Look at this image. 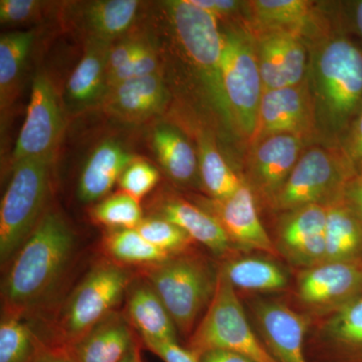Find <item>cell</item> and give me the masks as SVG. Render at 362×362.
I'll list each match as a JSON object with an SVG mask.
<instances>
[{"label":"cell","mask_w":362,"mask_h":362,"mask_svg":"<svg viewBox=\"0 0 362 362\" xmlns=\"http://www.w3.org/2000/svg\"><path fill=\"white\" fill-rule=\"evenodd\" d=\"M342 150L354 173H362V109L345 136Z\"/></svg>","instance_id":"obj_39"},{"label":"cell","mask_w":362,"mask_h":362,"mask_svg":"<svg viewBox=\"0 0 362 362\" xmlns=\"http://www.w3.org/2000/svg\"><path fill=\"white\" fill-rule=\"evenodd\" d=\"M126 295L128 321L143 343L177 341L175 324L147 280L132 281Z\"/></svg>","instance_id":"obj_24"},{"label":"cell","mask_w":362,"mask_h":362,"mask_svg":"<svg viewBox=\"0 0 362 362\" xmlns=\"http://www.w3.org/2000/svg\"><path fill=\"white\" fill-rule=\"evenodd\" d=\"M144 345L163 362H199V356L177 341L145 342Z\"/></svg>","instance_id":"obj_40"},{"label":"cell","mask_w":362,"mask_h":362,"mask_svg":"<svg viewBox=\"0 0 362 362\" xmlns=\"http://www.w3.org/2000/svg\"><path fill=\"white\" fill-rule=\"evenodd\" d=\"M257 32L282 30L298 33L313 23V4L305 0H256L247 2Z\"/></svg>","instance_id":"obj_28"},{"label":"cell","mask_w":362,"mask_h":362,"mask_svg":"<svg viewBox=\"0 0 362 362\" xmlns=\"http://www.w3.org/2000/svg\"><path fill=\"white\" fill-rule=\"evenodd\" d=\"M113 42L89 40L66 85V103L73 112L100 106L106 94L107 64Z\"/></svg>","instance_id":"obj_21"},{"label":"cell","mask_w":362,"mask_h":362,"mask_svg":"<svg viewBox=\"0 0 362 362\" xmlns=\"http://www.w3.org/2000/svg\"><path fill=\"white\" fill-rule=\"evenodd\" d=\"M136 230L152 246L170 257L185 254L194 243L192 238L181 230L180 226L158 216H151L143 218Z\"/></svg>","instance_id":"obj_35"},{"label":"cell","mask_w":362,"mask_h":362,"mask_svg":"<svg viewBox=\"0 0 362 362\" xmlns=\"http://www.w3.org/2000/svg\"><path fill=\"white\" fill-rule=\"evenodd\" d=\"M314 128L313 100L307 78L300 85L264 92L252 141L281 133L307 136Z\"/></svg>","instance_id":"obj_16"},{"label":"cell","mask_w":362,"mask_h":362,"mask_svg":"<svg viewBox=\"0 0 362 362\" xmlns=\"http://www.w3.org/2000/svg\"><path fill=\"white\" fill-rule=\"evenodd\" d=\"M199 362H255L242 354L226 350L213 349L199 356Z\"/></svg>","instance_id":"obj_43"},{"label":"cell","mask_w":362,"mask_h":362,"mask_svg":"<svg viewBox=\"0 0 362 362\" xmlns=\"http://www.w3.org/2000/svg\"><path fill=\"white\" fill-rule=\"evenodd\" d=\"M129 321L114 311L68 350L75 362H122L137 340Z\"/></svg>","instance_id":"obj_23"},{"label":"cell","mask_w":362,"mask_h":362,"mask_svg":"<svg viewBox=\"0 0 362 362\" xmlns=\"http://www.w3.org/2000/svg\"><path fill=\"white\" fill-rule=\"evenodd\" d=\"M153 216L180 226L194 242L207 247L214 256L230 257L235 250L216 216L204 207L185 199L177 197L161 199L154 206Z\"/></svg>","instance_id":"obj_20"},{"label":"cell","mask_w":362,"mask_h":362,"mask_svg":"<svg viewBox=\"0 0 362 362\" xmlns=\"http://www.w3.org/2000/svg\"><path fill=\"white\" fill-rule=\"evenodd\" d=\"M206 206L204 209L220 221L235 249L279 256L275 243L259 218L256 197L246 180L232 197L223 201L211 199Z\"/></svg>","instance_id":"obj_17"},{"label":"cell","mask_w":362,"mask_h":362,"mask_svg":"<svg viewBox=\"0 0 362 362\" xmlns=\"http://www.w3.org/2000/svg\"><path fill=\"white\" fill-rule=\"evenodd\" d=\"M351 18L354 30H356L357 35H358L362 42V0L352 2Z\"/></svg>","instance_id":"obj_45"},{"label":"cell","mask_w":362,"mask_h":362,"mask_svg":"<svg viewBox=\"0 0 362 362\" xmlns=\"http://www.w3.org/2000/svg\"><path fill=\"white\" fill-rule=\"evenodd\" d=\"M136 0H93L77 2L71 9V21L86 40L114 42L128 35L139 13Z\"/></svg>","instance_id":"obj_19"},{"label":"cell","mask_w":362,"mask_h":362,"mask_svg":"<svg viewBox=\"0 0 362 362\" xmlns=\"http://www.w3.org/2000/svg\"><path fill=\"white\" fill-rule=\"evenodd\" d=\"M311 73L315 128L331 138L346 136L362 109V49L334 35L316 49Z\"/></svg>","instance_id":"obj_2"},{"label":"cell","mask_w":362,"mask_h":362,"mask_svg":"<svg viewBox=\"0 0 362 362\" xmlns=\"http://www.w3.org/2000/svg\"><path fill=\"white\" fill-rule=\"evenodd\" d=\"M135 158L115 140L107 139L100 143L88 157L81 173L78 199L86 204L102 201Z\"/></svg>","instance_id":"obj_22"},{"label":"cell","mask_w":362,"mask_h":362,"mask_svg":"<svg viewBox=\"0 0 362 362\" xmlns=\"http://www.w3.org/2000/svg\"><path fill=\"white\" fill-rule=\"evenodd\" d=\"M252 35L258 57L264 92L289 87L286 80L280 33L278 30H264L252 33Z\"/></svg>","instance_id":"obj_33"},{"label":"cell","mask_w":362,"mask_h":362,"mask_svg":"<svg viewBox=\"0 0 362 362\" xmlns=\"http://www.w3.org/2000/svg\"><path fill=\"white\" fill-rule=\"evenodd\" d=\"M104 249L114 261L123 265L153 266L171 258L152 246L136 228H119L107 233Z\"/></svg>","instance_id":"obj_31"},{"label":"cell","mask_w":362,"mask_h":362,"mask_svg":"<svg viewBox=\"0 0 362 362\" xmlns=\"http://www.w3.org/2000/svg\"><path fill=\"white\" fill-rule=\"evenodd\" d=\"M35 362H75L68 351L52 349L40 340L39 352Z\"/></svg>","instance_id":"obj_44"},{"label":"cell","mask_w":362,"mask_h":362,"mask_svg":"<svg viewBox=\"0 0 362 362\" xmlns=\"http://www.w3.org/2000/svg\"><path fill=\"white\" fill-rule=\"evenodd\" d=\"M362 261V221L343 199L327 206L324 263Z\"/></svg>","instance_id":"obj_25"},{"label":"cell","mask_w":362,"mask_h":362,"mask_svg":"<svg viewBox=\"0 0 362 362\" xmlns=\"http://www.w3.org/2000/svg\"><path fill=\"white\" fill-rule=\"evenodd\" d=\"M197 156L199 180L211 199L223 201L244 185L245 180L228 165L211 138L201 137Z\"/></svg>","instance_id":"obj_30"},{"label":"cell","mask_w":362,"mask_h":362,"mask_svg":"<svg viewBox=\"0 0 362 362\" xmlns=\"http://www.w3.org/2000/svg\"><path fill=\"white\" fill-rule=\"evenodd\" d=\"M160 54L158 45L153 40L147 39L134 56L122 66L107 78V90L124 81L153 75L162 71ZM106 90V92H107Z\"/></svg>","instance_id":"obj_36"},{"label":"cell","mask_w":362,"mask_h":362,"mask_svg":"<svg viewBox=\"0 0 362 362\" xmlns=\"http://www.w3.org/2000/svg\"><path fill=\"white\" fill-rule=\"evenodd\" d=\"M52 157L13 164V176L0 206V262L6 265L44 216L49 194Z\"/></svg>","instance_id":"obj_5"},{"label":"cell","mask_w":362,"mask_h":362,"mask_svg":"<svg viewBox=\"0 0 362 362\" xmlns=\"http://www.w3.org/2000/svg\"><path fill=\"white\" fill-rule=\"evenodd\" d=\"M187 347L197 356L220 349L242 354L255 362H277L259 339L237 290L221 268L213 300L188 338Z\"/></svg>","instance_id":"obj_6"},{"label":"cell","mask_w":362,"mask_h":362,"mask_svg":"<svg viewBox=\"0 0 362 362\" xmlns=\"http://www.w3.org/2000/svg\"><path fill=\"white\" fill-rule=\"evenodd\" d=\"M305 354L308 362H362V295L311 317Z\"/></svg>","instance_id":"obj_10"},{"label":"cell","mask_w":362,"mask_h":362,"mask_svg":"<svg viewBox=\"0 0 362 362\" xmlns=\"http://www.w3.org/2000/svg\"><path fill=\"white\" fill-rule=\"evenodd\" d=\"M40 339L21 317H2L0 324V362H35Z\"/></svg>","instance_id":"obj_32"},{"label":"cell","mask_w":362,"mask_h":362,"mask_svg":"<svg viewBox=\"0 0 362 362\" xmlns=\"http://www.w3.org/2000/svg\"><path fill=\"white\" fill-rule=\"evenodd\" d=\"M221 269L235 290L279 292L289 284V276L285 269L264 257L230 259Z\"/></svg>","instance_id":"obj_27"},{"label":"cell","mask_w":362,"mask_h":362,"mask_svg":"<svg viewBox=\"0 0 362 362\" xmlns=\"http://www.w3.org/2000/svg\"><path fill=\"white\" fill-rule=\"evenodd\" d=\"M90 214L111 230L136 228L144 218L139 201L123 192L105 197L93 207Z\"/></svg>","instance_id":"obj_34"},{"label":"cell","mask_w":362,"mask_h":362,"mask_svg":"<svg viewBox=\"0 0 362 362\" xmlns=\"http://www.w3.org/2000/svg\"><path fill=\"white\" fill-rule=\"evenodd\" d=\"M223 33L221 81L230 125L252 140L264 94L254 39L252 33L243 30Z\"/></svg>","instance_id":"obj_9"},{"label":"cell","mask_w":362,"mask_h":362,"mask_svg":"<svg viewBox=\"0 0 362 362\" xmlns=\"http://www.w3.org/2000/svg\"><path fill=\"white\" fill-rule=\"evenodd\" d=\"M35 30L4 33L0 37V108L13 105L26 61L35 40Z\"/></svg>","instance_id":"obj_29"},{"label":"cell","mask_w":362,"mask_h":362,"mask_svg":"<svg viewBox=\"0 0 362 362\" xmlns=\"http://www.w3.org/2000/svg\"><path fill=\"white\" fill-rule=\"evenodd\" d=\"M361 295L362 261L320 264L304 269L298 277V299L315 314L338 308Z\"/></svg>","instance_id":"obj_14"},{"label":"cell","mask_w":362,"mask_h":362,"mask_svg":"<svg viewBox=\"0 0 362 362\" xmlns=\"http://www.w3.org/2000/svg\"><path fill=\"white\" fill-rule=\"evenodd\" d=\"M175 40L194 66L216 111L230 123L221 81L223 33L218 20L189 0L163 2Z\"/></svg>","instance_id":"obj_4"},{"label":"cell","mask_w":362,"mask_h":362,"mask_svg":"<svg viewBox=\"0 0 362 362\" xmlns=\"http://www.w3.org/2000/svg\"><path fill=\"white\" fill-rule=\"evenodd\" d=\"M354 175L342 148L311 147L301 154L270 206L287 213L310 204L328 206L342 199L345 185Z\"/></svg>","instance_id":"obj_8"},{"label":"cell","mask_w":362,"mask_h":362,"mask_svg":"<svg viewBox=\"0 0 362 362\" xmlns=\"http://www.w3.org/2000/svg\"><path fill=\"white\" fill-rule=\"evenodd\" d=\"M122 362H143L141 351H140V346L137 341L133 345L132 349L128 352Z\"/></svg>","instance_id":"obj_46"},{"label":"cell","mask_w":362,"mask_h":362,"mask_svg":"<svg viewBox=\"0 0 362 362\" xmlns=\"http://www.w3.org/2000/svg\"><path fill=\"white\" fill-rule=\"evenodd\" d=\"M160 175L149 162L135 158L124 170L119 185L125 194L140 201L158 183Z\"/></svg>","instance_id":"obj_37"},{"label":"cell","mask_w":362,"mask_h":362,"mask_svg":"<svg viewBox=\"0 0 362 362\" xmlns=\"http://www.w3.org/2000/svg\"><path fill=\"white\" fill-rule=\"evenodd\" d=\"M170 100L163 71L124 81L107 90L101 108L124 122L140 123L165 111Z\"/></svg>","instance_id":"obj_18"},{"label":"cell","mask_w":362,"mask_h":362,"mask_svg":"<svg viewBox=\"0 0 362 362\" xmlns=\"http://www.w3.org/2000/svg\"><path fill=\"white\" fill-rule=\"evenodd\" d=\"M285 214L275 242L279 256L303 270L323 264L327 206L310 204Z\"/></svg>","instance_id":"obj_15"},{"label":"cell","mask_w":362,"mask_h":362,"mask_svg":"<svg viewBox=\"0 0 362 362\" xmlns=\"http://www.w3.org/2000/svg\"><path fill=\"white\" fill-rule=\"evenodd\" d=\"M152 146L164 173L180 185H192L199 177V156L180 129L158 124L152 132Z\"/></svg>","instance_id":"obj_26"},{"label":"cell","mask_w":362,"mask_h":362,"mask_svg":"<svg viewBox=\"0 0 362 362\" xmlns=\"http://www.w3.org/2000/svg\"><path fill=\"white\" fill-rule=\"evenodd\" d=\"M306 136L281 133L252 143L247 181L255 197L270 206L303 153Z\"/></svg>","instance_id":"obj_13"},{"label":"cell","mask_w":362,"mask_h":362,"mask_svg":"<svg viewBox=\"0 0 362 362\" xmlns=\"http://www.w3.org/2000/svg\"><path fill=\"white\" fill-rule=\"evenodd\" d=\"M220 269L192 252L146 267L145 277L166 307L176 329L189 338L216 293Z\"/></svg>","instance_id":"obj_3"},{"label":"cell","mask_w":362,"mask_h":362,"mask_svg":"<svg viewBox=\"0 0 362 362\" xmlns=\"http://www.w3.org/2000/svg\"><path fill=\"white\" fill-rule=\"evenodd\" d=\"M132 276L120 264H98L71 292L59 319L54 349L68 351L113 313L127 293Z\"/></svg>","instance_id":"obj_7"},{"label":"cell","mask_w":362,"mask_h":362,"mask_svg":"<svg viewBox=\"0 0 362 362\" xmlns=\"http://www.w3.org/2000/svg\"><path fill=\"white\" fill-rule=\"evenodd\" d=\"M250 313L256 332L277 362H308L305 342L311 317L298 313L287 305L273 300L249 302Z\"/></svg>","instance_id":"obj_12"},{"label":"cell","mask_w":362,"mask_h":362,"mask_svg":"<svg viewBox=\"0 0 362 362\" xmlns=\"http://www.w3.org/2000/svg\"><path fill=\"white\" fill-rule=\"evenodd\" d=\"M47 2L40 0H1L0 23L18 25L35 23L42 18Z\"/></svg>","instance_id":"obj_38"},{"label":"cell","mask_w":362,"mask_h":362,"mask_svg":"<svg viewBox=\"0 0 362 362\" xmlns=\"http://www.w3.org/2000/svg\"><path fill=\"white\" fill-rule=\"evenodd\" d=\"M63 129V110L54 86L45 74H37L14 146L13 164L23 159L54 157Z\"/></svg>","instance_id":"obj_11"},{"label":"cell","mask_w":362,"mask_h":362,"mask_svg":"<svg viewBox=\"0 0 362 362\" xmlns=\"http://www.w3.org/2000/svg\"><path fill=\"white\" fill-rule=\"evenodd\" d=\"M190 4L211 13L216 20L230 18L240 11L243 2L235 0H189Z\"/></svg>","instance_id":"obj_41"},{"label":"cell","mask_w":362,"mask_h":362,"mask_svg":"<svg viewBox=\"0 0 362 362\" xmlns=\"http://www.w3.org/2000/svg\"><path fill=\"white\" fill-rule=\"evenodd\" d=\"M75 233L59 211H45L7 273L4 287L6 315L21 317L37 305L65 272L75 250Z\"/></svg>","instance_id":"obj_1"},{"label":"cell","mask_w":362,"mask_h":362,"mask_svg":"<svg viewBox=\"0 0 362 362\" xmlns=\"http://www.w3.org/2000/svg\"><path fill=\"white\" fill-rule=\"evenodd\" d=\"M342 199L362 221V173L350 178L343 190Z\"/></svg>","instance_id":"obj_42"}]
</instances>
